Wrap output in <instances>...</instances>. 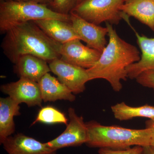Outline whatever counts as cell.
I'll return each mask as SVG.
<instances>
[{
  "instance_id": "obj_14",
  "label": "cell",
  "mask_w": 154,
  "mask_h": 154,
  "mask_svg": "<svg viewBox=\"0 0 154 154\" xmlns=\"http://www.w3.org/2000/svg\"><path fill=\"white\" fill-rule=\"evenodd\" d=\"M54 40L64 44L73 39L81 38L71 22L56 19H45L32 21Z\"/></svg>"
},
{
  "instance_id": "obj_13",
  "label": "cell",
  "mask_w": 154,
  "mask_h": 154,
  "mask_svg": "<svg viewBox=\"0 0 154 154\" xmlns=\"http://www.w3.org/2000/svg\"><path fill=\"white\" fill-rule=\"evenodd\" d=\"M14 71L20 78H25L38 83L42 78L51 71L47 62L30 54L22 56L15 64Z\"/></svg>"
},
{
  "instance_id": "obj_1",
  "label": "cell",
  "mask_w": 154,
  "mask_h": 154,
  "mask_svg": "<svg viewBox=\"0 0 154 154\" xmlns=\"http://www.w3.org/2000/svg\"><path fill=\"white\" fill-rule=\"evenodd\" d=\"M109 37L108 44L102 51L98 61L87 69L90 80L103 79L107 81L113 91L122 88V81H126L128 66L139 61L141 55L134 45L120 38L111 24L106 23Z\"/></svg>"
},
{
  "instance_id": "obj_2",
  "label": "cell",
  "mask_w": 154,
  "mask_h": 154,
  "mask_svg": "<svg viewBox=\"0 0 154 154\" xmlns=\"http://www.w3.org/2000/svg\"><path fill=\"white\" fill-rule=\"evenodd\" d=\"M2 48L15 64L22 56L30 54L47 62L60 58L61 44L49 37L33 22L16 25L6 32Z\"/></svg>"
},
{
  "instance_id": "obj_20",
  "label": "cell",
  "mask_w": 154,
  "mask_h": 154,
  "mask_svg": "<svg viewBox=\"0 0 154 154\" xmlns=\"http://www.w3.org/2000/svg\"><path fill=\"white\" fill-rule=\"evenodd\" d=\"M76 5V0H54L51 5L53 11L60 14H69Z\"/></svg>"
},
{
  "instance_id": "obj_26",
  "label": "cell",
  "mask_w": 154,
  "mask_h": 154,
  "mask_svg": "<svg viewBox=\"0 0 154 154\" xmlns=\"http://www.w3.org/2000/svg\"><path fill=\"white\" fill-rule=\"evenodd\" d=\"M85 1V0H76V5L79 4V3L82 2L83 1Z\"/></svg>"
},
{
  "instance_id": "obj_6",
  "label": "cell",
  "mask_w": 154,
  "mask_h": 154,
  "mask_svg": "<svg viewBox=\"0 0 154 154\" xmlns=\"http://www.w3.org/2000/svg\"><path fill=\"white\" fill-rule=\"evenodd\" d=\"M68 114L69 121L65 130L57 137L46 143L52 149L57 151L63 148L81 146L88 141V127L82 116L77 115L72 107L68 109Z\"/></svg>"
},
{
  "instance_id": "obj_16",
  "label": "cell",
  "mask_w": 154,
  "mask_h": 154,
  "mask_svg": "<svg viewBox=\"0 0 154 154\" xmlns=\"http://www.w3.org/2000/svg\"><path fill=\"white\" fill-rule=\"evenodd\" d=\"M121 9L154 31V0H125Z\"/></svg>"
},
{
  "instance_id": "obj_12",
  "label": "cell",
  "mask_w": 154,
  "mask_h": 154,
  "mask_svg": "<svg viewBox=\"0 0 154 154\" xmlns=\"http://www.w3.org/2000/svg\"><path fill=\"white\" fill-rule=\"evenodd\" d=\"M130 26L134 31L141 52L140 60L126 68L128 78L134 79L143 72L154 71V37L149 38L144 35L141 36L131 25Z\"/></svg>"
},
{
  "instance_id": "obj_24",
  "label": "cell",
  "mask_w": 154,
  "mask_h": 154,
  "mask_svg": "<svg viewBox=\"0 0 154 154\" xmlns=\"http://www.w3.org/2000/svg\"><path fill=\"white\" fill-rule=\"evenodd\" d=\"M18 2H29L45 5H51L54 0H15Z\"/></svg>"
},
{
  "instance_id": "obj_8",
  "label": "cell",
  "mask_w": 154,
  "mask_h": 154,
  "mask_svg": "<svg viewBox=\"0 0 154 154\" xmlns=\"http://www.w3.org/2000/svg\"><path fill=\"white\" fill-rule=\"evenodd\" d=\"M81 40L76 38L62 44L60 59L69 63L88 69L98 61L102 52L85 46Z\"/></svg>"
},
{
  "instance_id": "obj_17",
  "label": "cell",
  "mask_w": 154,
  "mask_h": 154,
  "mask_svg": "<svg viewBox=\"0 0 154 154\" xmlns=\"http://www.w3.org/2000/svg\"><path fill=\"white\" fill-rule=\"evenodd\" d=\"M20 107L10 97L0 99V142L2 143L15 131L14 117L20 115Z\"/></svg>"
},
{
  "instance_id": "obj_23",
  "label": "cell",
  "mask_w": 154,
  "mask_h": 154,
  "mask_svg": "<svg viewBox=\"0 0 154 154\" xmlns=\"http://www.w3.org/2000/svg\"><path fill=\"white\" fill-rule=\"evenodd\" d=\"M146 128L151 130L152 133V138L150 146L154 149V119H149L146 122Z\"/></svg>"
},
{
  "instance_id": "obj_7",
  "label": "cell",
  "mask_w": 154,
  "mask_h": 154,
  "mask_svg": "<svg viewBox=\"0 0 154 154\" xmlns=\"http://www.w3.org/2000/svg\"><path fill=\"white\" fill-rule=\"evenodd\" d=\"M51 71L74 94H81L85 90L86 83L90 81L87 69L69 63L60 58L50 62Z\"/></svg>"
},
{
  "instance_id": "obj_22",
  "label": "cell",
  "mask_w": 154,
  "mask_h": 154,
  "mask_svg": "<svg viewBox=\"0 0 154 154\" xmlns=\"http://www.w3.org/2000/svg\"><path fill=\"white\" fill-rule=\"evenodd\" d=\"M135 79L137 83L141 85L151 88L154 91V71H146L143 72Z\"/></svg>"
},
{
  "instance_id": "obj_11",
  "label": "cell",
  "mask_w": 154,
  "mask_h": 154,
  "mask_svg": "<svg viewBox=\"0 0 154 154\" xmlns=\"http://www.w3.org/2000/svg\"><path fill=\"white\" fill-rule=\"evenodd\" d=\"M2 144L8 154H57L46 143L22 133L7 137Z\"/></svg>"
},
{
  "instance_id": "obj_3",
  "label": "cell",
  "mask_w": 154,
  "mask_h": 154,
  "mask_svg": "<svg viewBox=\"0 0 154 154\" xmlns=\"http://www.w3.org/2000/svg\"><path fill=\"white\" fill-rule=\"evenodd\" d=\"M88 130L86 144L91 148L122 149L134 146H150L151 130L134 129L116 126H106L94 120L86 123Z\"/></svg>"
},
{
  "instance_id": "obj_18",
  "label": "cell",
  "mask_w": 154,
  "mask_h": 154,
  "mask_svg": "<svg viewBox=\"0 0 154 154\" xmlns=\"http://www.w3.org/2000/svg\"><path fill=\"white\" fill-rule=\"evenodd\" d=\"M111 109L114 117L119 121L130 120L137 117L154 119V106L151 105L133 107L121 102L111 106Z\"/></svg>"
},
{
  "instance_id": "obj_19",
  "label": "cell",
  "mask_w": 154,
  "mask_h": 154,
  "mask_svg": "<svg viewBox=\"0 0 154 154\" xmlns=\"http://www.w3.org/2000/svg\"><path fill=\"white\" fill-rule=\"evenodd\" d=\"M68 122V119L64 113L54 107L46 106L39 110L32 125L39 122L48 124L63 123L67 125Z\"/></svg>"
},
{
  "instance_id": "obj_25",
  "label": "cell",
  "mask_w": 154,
  "mask_h": 154,
  "mask_svg": "<svg viewBox=\"0 0 154 154\" xmlns=\"http://www.w3.org/2000/svg\"><path fill=\"white\" fill-rule=\"evenodd\" d=\"M142 154H154V149L150 146H144Z\"/></svg>"
},
{
  "instance_id": "obj_15",
  "label": "cell",
  "mask_w": 154,
  "mask_h": 154,
  "mask_svg": "<svg viewBox=\"0 0 154 154\" xmlns=\"http://www.w3.org/2000/svg\"><path fill=\"white\" fill-rule=\"evenodd\" d=\"M38 83L43 102L64 100L72 102L75 100V96L67 87L49 72L45 75Z\"/></svg>"
},
{
  "instance_id": "obj_4",
  "label": "cell",
  "mask_w": 154,
  "mask_h": 154,
  "mask_svg": "<svg viewBox=\"0 0 154 154\" xmlns=\"http://www.w3.org/2000/svg\"><path fill=\"white\" fill-rule=\"evenodd\" d=\"M45 19H56L71 22L70 14H63L48 8L47 5L10 0L0 4V32L5 33L16 25Z\"/></svg>"
},
{
  "instance_id": "obj_21",
  "label": "cell",
  "mask_w": 154,
  "mask_h": 154,
  "mask_svg": "<svg viewBox=\"0 0 154 154\" xmlns=\"http://www.w3.org/2000/svg\"><path fill=\"white\" fill-rule=\"evenodd\" d=\"M143 151V147L136 146L122 149L100 148L98 153L99 154H142Z\"/></svg>"
},
{
  "instance_id": "obj_5",
  "label": "cell",
  "mask_w": 154,
  "mask_h": 154,
  "mask_svg": "<svg viewBox=\"0 0 154 154\" xmlns=\"http://www.w3.org/2000/svg\"><path fill=\"white\" fill-rule=\"evenodd\" d=\"M125 0H85L71 12L86 21L99 25L102 22L118 25L122 19L130 24L129 17L121 11Z\"/></svg>"
},
{
  "instance_id": "obj_10",
  "label": "cell",
  "mask_w": 154,
  "mask_h": 154,
  "mask_svg": "<svg viewBox=\"0 0 154 154\" xmlns=\"http://www.w3.org/2000/svg\"><path fill=\"white\" fill-rule=\"evenodd\" d=\"M69 14L71 22L81 40L85 42L88 47L102 52L107 44V27L88 22L73 12H71Z\"/></svg>"
},
{
  "instance_id": "obj_9",
  "label": "cell",
  "mask_w": 154,
  "mask_h": 154,
  "mask_svg": "<svg viewBox=\"0 0 154 154\" xmlns=\"http://www.w3.org/2000/svg\"><path fill=\"white\" fill-rule=\"evenodd\" d=\"M1 90L18 104L24 103L28 107L41 106L43 101L38 83L25 78L2 85Z\"/></svg>"
},
{
  "instance_id": "obj_27",
  "label": "cell",
  "mask_w": 154,
  "mask_h": 154,
  "mask_svg": "<svg viewBox=\"0 0 154 154\" xmlns=\"http://www.w3.org/2000/svg\"><path fill=\"white\" fill-rule=\"evenodd\" d=\"M10 1V0H1V2H4V1Z\"/></svg>"
}]
</instances>
